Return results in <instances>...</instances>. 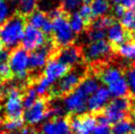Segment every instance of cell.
Masks as SVG:
<instances>
[{"instance_id":"1","label":"cell","mask_w":135,"mask_h":134,"mask_svg":"<svg viewBox=\"0 0 135 134\" xmlns=\"http://www.w3.org/2000/svg\"><path fill=\"white\" fill-rule=\"evenodd\" d=\"M26 28V17L17 13L0 25V41L7 49H15L21 44Z\"/></svg>"},{"instance_id":"2","label":"cell","mask_w":135,"mask_h":134,"mask_svg":"<svg viewBox=\"0 0 135 134\" xmlns=\"http://www.w3.org/2000/svg\"><path fill=\"white\" fill-rule=\"evenodd\" d=\"M49 18L52 23L53 42L58 47H63L66 45H72L75 40V34L71 30L69 25L68 14L61 9L55 8L49 14Z\"/></svg>"},{"instance_id":"3","label":"cell","mask_w":135,"mask_h":134,"mask_svg":"<svg viewBox=\"0 0 135 134\" xmlns=\"http://www.w3.org/2000/svg\"><path fill=\"white\" fill-rule=\"evenodd\" d=\"M88 74V68L83 66H75L73 70L69 71L59 79V81L55 85L51 86L49 92V100H56V99H63L68 94L73 92L78 87L85 76Z\"/></svg>"},{"instance_id":"4","label":"cell","mask_w":135,"mask_h":134,"mask_svg":"<svg viewBox=\"0 0 135 134\" xmlns=\"http://www.w3.org/2000/svg\"><path fill=\"white\" fill-rule=\"evenodd\" d=\"M113 50L112 45L105 40L91 41L82 50L83 60L95 65V67L100 66L109 61Z\"/></svg>"},{"instance_id":"5","label":"cell","mask_w":135,"mask_h":134,"mask_svg":"<svg viewBox=\"0 0 135 134\" xmlns=\"http://www.w3.org/2000/svg\"><path fill=\"white\" fill-rule=\"evenodd\" d=\"M132 96L115 98L105 106L102 113L105 116L109 124H113L124 118H127L132 108Z\"/></svg>"},{"instance_id":"6","label":"cell","mask_w":135,"mask_h":134,"mask_svg":"<svg viewBox=\"0 0 135 134\" xmlns=\"http://www.w3.org/2000/svg\"><path fill=\"white\" fill-rule=\"evenodd\" d=\"M9 66L12 73L20 80H28L29 77V54L27 50L17 46L9 53Z\"/></svg>"},{"instance_id":"7","label":"cell","mask_w":135,"mask_h":134,"mask_svg":"<svg viewBox=\"0 0 135 134\" xmlns=\"http://www.w3.org/2000/svg\"><path fill=\"white\" fill-rule=\"evenodd\" d=\"M49 104H50V100L49 99L38 97L32 107L25 109V112H23L24 122L27 125H31V126L38 124L42 119L46 117Z\"/></svg>"},{"instance_id":"8","label":"cell","mask_w":135,"mask_h":134,"mask_svg":"<svg viewBox=\"0 0 135 134\" xmlns=\"http://www.w3.org/2000/svg\"><path fill=\"white\" fill-rule=\"evenodd\" d=\"M7 96V100L5 103V118H22L24 109L22 104L23 90L20 87H11L9 88Z\"/></svg>"},{"instance_id":"9","label":"cell","mask_w":135,"mask_h":134,"mask_svg":"<svg viewBox=\"0 0 135 134\" xmlns=\"http://www.w3.org/2000/svg\"><path fill=\"white\" fill-rule=\"evenodd\" d=\"M67 117L72 134H91L97 125L96 117L91 113L67 114Z\"/></svg>"},{"instance_id":"10","label":"cell","mask_w":135,"mask_h":134,"mask_svg":"<svg viewBox=\"0 0 135 134\" xmlns=\"http://www.w3.org/2000/svg\"><path fill=\"white\" fill-rule=\"evenodd\" d=\"M47 41L46 35L41 30L32 26H27L23 35L21 45L22 47L27 51H34L36 49L41 47Z\"/></svg>"},{"instance_id":"11","label":"cell","mask_w":135,"mask_h":134,"mask_svg":"<svg viewBox=\"0 0 135 134\" xmlns=\"http://www.w3.org/2000/svg\"><path fill=\"white\" fill-rule=\"evenodd\" d=\"M87 97L81 90L76 88L73 92L63 98L64 108L68 114H81L85 113L87 109Z\"/></svg>"},{"instance_id":"12","label":"cell","mask_w":135,"mask_h":134,"mask_svg":"<svg viewBox=\"0 0 135 134\" xmlns=\"http://www.w3.org/2000/svg\"><path fill=\"white\" fill-rule=\"evenodd\" d=\"M53 57L59 60L60 62L64 63L65 65L69 66L70 68H72V67L78 66L82 63V49L74 45H66V46L57 49Z\"/></svg>"},{"instance_id":"13","label":"cell","mask_w":135,"mask_h":134,"mask_svg":"<svg viewBox=\"0 0 135 134\" xmlns=\"http://www.w3.org/2000/svg\"><path fill=\"white\" fill-rule=\"evenodd\" d=\"M110 96L112 95L109 89L105 87H100L87 100V109H89L90 113L93 116L101 113L105 106L109 104Z\"/></svg>"},{"instance_id":"14","label":"cell","mask_w":135,"mask_h":134,"mask_svg":"<svg viewBox=\"0 0 135 134\" xmlns=\"http://www.w3.org/2000/svg\"><path fill=\"white\" fill-rule=\"evenodd\" d=\"M38 132L40 134H72L67 116L49 118L41 125Z\"/></svg>"},{"instance_id":"15","label":"cell","mask_w":135,"mask_h":134,"mask_svg":"<svg viewBox=\"0 0 135 134\" xmlns=\"http://www.w3.org/2000/svg\"><path fill=\"white\" fill-rule=\"evenodd\" d=\"M70 69L71 68L69 66L60 62L56 58L51 57L47 60L46 64L45 65L44 76L51 83H54L55 81L59 80L61 77H63L66 73H68Z\"/></svg>"},{"instance_id":"16","label":"cell","mask_w":135,"mask_h":134,"mask_svg":"<svg viewBox=\"0 0 135 134\" xmlns=\"http://www.w3.org/2000/svg\"><path fill=\"white\" fill-rule=\"evenodd\" d=\"M107 37H108V41L112 45L113 49L130 40V36L127 31L125 30L119 23L116 22L113 23L108 29Z\"/></svg>"},{"instance_id":"17","label":"cell","mask_w":135,"mask_h":134,"mask_svg":"<svg viewBox=\"0 0 135 134\" xmlns=\"http://www.w3.org/2000/svg\"><path fill=\"white\" fill-rule=\"evenodd\" d=\"M29 24H30V26L41 30L45 35H49L52 32L51 19L42 11L36 10L32 14H30L29 15Z\"/></svg>"},{"instance_id":"18","label":"cell","mask_w":135,"mask_h":134,"mask_svg":"<svg viewBox=\"0 0 135 134\" xmlns=\"http://www.w3.org/2000/svg\"><path fill=\"white\" fill-rule=\"evenodd\" d=\"M77 88L79 90H81L88 97V96H91L92 94H94L100 88V83H99V80L95 75L87 74Z\"/></svg>"},{"instance_id":"19","label":"cell","mask_w":135,"mask_h":134,"mask_svg":"<svg viewBox=\"0 0 135 134\" xmlns=\"http://www.w3.org/2000/svg\"><path fill=\"white\" fill-rule=\"evenodd\" d=\"M113 49L118 55L123 57L124 59L128 61H135V41L129 40Z\"/></svg>"},{"instance_id":"20","label":"cell","mask_w":135,"mask_h":134,"mask_svg":"<svg viewBox=\"0 0 135 134\" xmlns=\"http://www.w3.org/2000/svg\"><path fill=\"white\" fill-rule=\"evenodd\" d=\"M120 25L128 32L130 40L135 41V11L126 10L120 18Z\"/></svg>"},{"instance_id":"21","label":"cell","mask_w":135,"mask_h":134,"mask_svg":"<svg viewBox=\"0 0 135 134\" xmlns=\"http://www.w3.org/2000/svg\"><path fill=\"white\" fill-rule=\"evenodd\" d=\"M91 4V10L94 18H99L107 15L110 9L109 0H94Z\"/></svg>"},{"instance_id":"22","label":"cell","mask_w":135,"mask_h":134,"mask_svg":"<svg viewBox=\"0 0 135 134\" xmlns=\"http://www.w3.org/2000/svg\"><path fill=\"white\" fill-rule=\"evenodd\" d=\"M68 19H69V25H70L71 30L73 31L74 34L82 33L83 31L88 27V24L83 20L81 16L79 15L78 12L72 13L71 16Z\"/></svg>"},{"instance_id":"23","label":"cell","mask_w":135,"mask_h":134,"mask_svg":"<svg viewBox=\"0 0 135 134\" xmlns=\"http://www.w3.org/2000/svg\"><path fill=\"white\" fill-rule=\"evenodd\" d=\"M112 130H113V134H130L131 132H133L132 123L129 117L113 123Z\"/></svg>"},{"instance_id":"24","label":"cell","mask_w":135,"mask_h":134,"mask_svg":"<svg viewBox=\"0 0 135 134\" xmlns=\"http://www.w3.org/2000/svg\"><path fill=\"white\" fill-rule=\"evenodd\" d=\"M38 5V0H18V10L21 15L29 16L34 11Z\"/></svg>"},{"instance_id":"25","label":"cell","mask_w":135,"mask_h":134,"mask_svg":"<svg viewBox=\"0 0 135 134\" xmlns=\"http://www.w3.org/2000/svg\"><path fill=\"white\" fill-rule=\"evenodd\" d=\"M1 127L2 130L4 131H15L18 129H21L24 126V120L23 118H18V119H7L5 118L1 122Z\"/></svg>"},{"instance_id":"26","label":"cell","mask_w":135,"mask_h":134,"mask_svg":"<svg viewBox=\"0 0 135 134\" xmlns=\"http://www.w3.org/2000/svg\"><path fill=\"white\" fill-rule=\"evenodd\" d=\"M113 23H114L113 17L109 15H105L96 19L94 22L91 24V27L98 28V29H103V30H108Z\"/></svg>"},{"instance_id":"27","label":"cell","mask_w":135,"mask_h":134,"mask_svg":"<svg viewBox=\"0 0 135 134\" xmlns=\"http://www.w3.org/2000/svg\"><path fill=\"white\" fill-rule=\"evenodd\" d=\"M82 3V0H62L61 9L66 14H72L76 12L77 9H79Z\"/></svg>"},{"instance_id":"28","label":"cell","mask_w":135,"mask_h":134,"mask_svg":"<svg viewBox=\"0 0 135 134\" xmlns=\"http://www.w3.org/2000/svg\"><path fill=\"white\" fill-rule=\"evenodd\" d=\"M105 37H107V31L103 29L90 27V29L88 31V37L90 41H102V40H105Z\"/></svg>"},{"instance_id":"29","label":"cell","mask_w":135,"mask_h":134,"mask_svg":"<svg viewBox=\"0 0 135 134\" xmlns=\"http://www.w3.org/2000/svg\"><path fill=\"white\" fill-rule=\"evenodd\" d=\"M126 80L129 87V92L132 97L135 98V66H131L126 70Z\"/></svg>"},{"instance_id":"30","label":"cell","mask_w":135,"mask_h":134,"mask_svg":"<svg viewBox=\"0 0 135 134\" xmlns=\"http://www.w3.org/2000/svg\"><path fill=\"white\" fill-rule=\"evenodd\" d=\"M78 13L88 25H90L92 20L94 19V16H93V13H92V10H91V6L88 5V4H83V5H81L79 7Z\"/></svg>"},{"instance_id":"31","label":"cell","mask_w":135,"mask_h":134,"mask_svg":"<svg viewBox=\"0 0 135 134\" xmlns=\"http://www.w3.org/2000/svg\"><path fill=\"white\" fill-rule=\"evenodd\" d=\"M10 17V10L5 1L0 0V25Z\"/></svg>"},{"instance_id":"32","label":"cell","mask_w":135,"mask_h":134,"mask_svg":"<svg viewBox=\"0 0 135 134\" xmlns=\"http://www.w3.org/2000/svg\"><path fill=\"white\" fill-rule=\"evenodd\" d=\"M91 134H113L112 127L109 126V124H100L98 123V125L95 126L93 131L91 132Z\"/></svg>"},{"instance_id":"33","label":"cell","mask_w":135,"mask_h":134,"mask_svg":"<svg viewBox=\"0 0 135 134\" xmlns=\"http://www.w3.org/2000/svg\"><path fill=\"white\" fill-rule=\"evenodd\" d=\"M126 12V9L124 7L122 4H115V6L113 7V15L115 16L116 18H121L123 14Z\"/></svg>"},{"instance_id":"34","label":"cell","mask_w":135,"mask_h":134,"mask_svg":"<svg viewBox=\"0 0 135 134\" xmlns=\"http://www.w3.org/2000/svg\"><path fill=\"white\" fill-rule=\"evenodd\" d=\"M9 60V51L7 49H1L0 50V63L8 62Z\"/></svg>"},{"instance_id":"35","label":"cell","mask_w":135,"mask_h":134,"mask_svg":"<svg viewBox=\"0 0 135 134\" xmlns=\"http://www.w3.org/2000/svg\"><path fill=\"white\" fill-rule=\"evenodd\" d=\"M120 4H122L126 10H132L135 8V0H123Z\"/></svg>"},{"instance_id":"36","label":"cell","mask_w":135,"mask_h":134,"mask_svg":"<svg viewBox=\"0 0 135 134\" xmlns=\"http://www.w3.org/2000/svg\"><path fill=\"white\" fill-rule=\"evenodd\" d=\"M93 1H94V0H82V2H83V3H84V4H88V5H89V4L92 3Z\"/></svg>"},{"instance_id":"37","label":"cell","mask_w":135,"mask_h":134,"mask_svg":"<svg viewBox=\"0 0 135 134\" xmlns=\"http://www.w3.org/2000/svg\"><path fill=\"white\" fill-rule=\"evenodd\" d=\"M2 121H3V118H2V108L0 106V124H1Z\"/></svg>"},{"instance_id":"38","label":"cell","mask_w":135,"mask_h":134,"mask_svg":"<svg viewBox=\"0 0 135 134\" xmlns=\"http://www.w3.org/2000/svg\"><path fill=\"white\" fill-rule=\"evenodd\" d=\"M123 0H112V2H113L114 4H120Z\"/></svg>"},{"instance_id":"39","label":"cell","mask_w":135,"mask_h":134,"mask_svg":"<svg viewBox=\"0 0 135 134\" xmlns=\"http://www.w3.org/2000/svg\"><path fill=\"white\" fill-rule=\"evenodd\" d=\"M9 134H22L20 131H17V130H15V131H10L9 132Z\"/></svg>"},{"instance_id":"40","label":"cell","mask_w":135,"mask_h":134,"mask_svg":"<svg viewBox=\"0 0 135 134\" xmlns=\"http://www.w3.org/2000/svg\"><path fill=\"white\" fill-rule=\"evenodd\" d=\"M1 49H3V44H2V41H0V50Z\"/></svg>"},{"instance_id":"41","label":"cell","mask_w":135,"mask_h":134,"mask_svg":"<svg viewBox=\"0 0 135 134\" xmlns=\"http://www.w3.org/2000/svg\"><path fill=\"white\" fill-rule=\"evenodd\" d=\"M0 134H7V133H6V131L1 130V129H0Z\"/></svg>"},{"instance_id":"42","label":"cell","mask_w":135,"mask_h":134,"mask_svg":"<svg viewBox=\"0 0 135 134\" xmlns=\"http://www.w3.org/2000/svg\"><path fill=\"white\" fill-rule=\"evenodd\" d=\"M130 134H135V132H134V131H133V132H131V133H130Z\"/></svg>"},{"instance_id":"43","label":"cell","mask_w":135,"mask_h":134,"mask_svg":"<svg viewBox=\"0 0 135 134\" xmlns=\"http://www.w3.org/2000/svg\"><path fill=\"white\" fill-rule=\"evenodd\" d=\"M2 1H8V0H2Z\"/></svg>"}]
</instances>
